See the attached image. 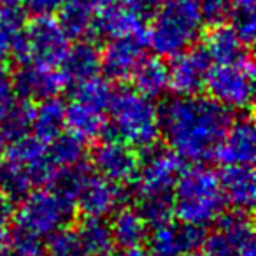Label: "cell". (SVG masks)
<instances>
[{"instance_id": "obj_1", "label": "cell", "mask_w": 256, "mask_h": 256, "mask_svg": "<svg viewBox=\"0 0 256 256\" xmlns=\"http://www.w3.org/2000/svg\"><path fill=\"white\" fill-rule=\"evenodd\" d=\"M160 132L168 148L190 162L212 156L218 142L232 123L230 110L210 96H174L158 109Z\"/></svg>"}, {"instance_id": "obj_2", "label": "cell", "mask_w": 256, "mask_h": 256, "mask_svg": "<svg viewBox=\"0 0 256 256\" xmlns=\"http://www.w3.org/2000/svg\"><path fill=\"white\" fill-rule=\"evenodd\" d=\"M110 123L104 137H118L134 148L148 150L156 146L160 132L158 109L151 98H146L136 90H118L109 100Z\"/></svg>"}, {"instance_id": "obj_3", "label": "cell", "mask_w": 256, "mask_h": 256, "mask_svg": "<svg viewBox=\"0 0 256 256\" xmlns=\"http://www.w3.org/2000/svg\"><path fill=\"white\" fill-rule=\"evenodd\" d=\"M151 18L148 44L158 56L167 58L190 50L206 25L195 0H168Z\"/></svg>"}, {"instance_id": "obj_4", "label": "cell", "mask_w": 256, "mask_h": 256, "mask_svg": "<svg viewBox=\"0 0 256 256\" xmlns=\"http://www.w3.org/2000/svg\"><path fill=\"white\" fill-rule=\"evenodd\" d=\"M174 216L182 223L206 224L218 220L224 207L218 174L204 165L182 170L172 188Z\"/></svg>"}, {"instance_id": "obj_5", "label": "cell", "mask_w": 256, "mask_h": 256, "mask_svg": "<svg viewBox=\"0 0 256 256\" xmlns=\"http://www.w3.org/2000/svg\"><path fill=\"white\" fill-rule=\"evenodd\" d=\"M6 162L0 165V192L22 200L34 188L46 184L53 174L46 144L36 137H23L6 148Z\"/></svg>"}, {"instance_id": "obj_6", "label": "cell", "mask_w": 256, "mask_h": 256, "mask_svg": "<svg viewBox=\"0 0 256 256\" xmlns=\"http://www.w3.org/2000/svg\"><path fill=\"white\" fill-rule=\"evenodd\" d=\"M68 40L70 37L56 18L51 14H39L18 34L11 56L20 64L58 67L70 46Z\"/></svg>"}, {"instance_id": "obj_7", "label": "cell", "mask_w": 256, "mask_h": 256, "mask_svg": "<svg viewBox=\"0 0 256 256\" xmlns=\"http://www.w3.org/2000/svg\"><path fill=\"white\" fill-rule=\"evenodd\" d=\"M209 96L228 110H244L254 95V67L248 56L210 67L206 79Z\"/></svg>"}, {"instance_id": "obj_8", "label": "cell", "mask_w": 256, "mask_h": 256, "mask_svg": "<svg viewBox=\"0 0 256 256\" xmlns=\"http://www.w3.org/2000/svg\"><path fill=\"white\" fill-rule=\"evenodd\" d=\"M72 210L74 206L62 200L51 190H32L22 198L14 220L20 226L36 232L40 237H48L60 226H65Z\"/></svg>"}, {"instance_id": "obj_9", "label": "cell", "mask_w": 256, "mask_h": 256, "mask_svg": "<svg viewBox=\"0 0 256 256\" xmlns=\"http://www.w3.org/2000/svg\"><path fill=\"white\" fill-rule=\"evenodd\" d=\"M92 164L96 174L123 186L137 179L140 156L132 144L118 137H104L92 153Z\"/></svg>"}, {"instance_id": "obj_10", "label": "cell", "mask_w": 256, "mask_h": 256, "mask_svg": "<svg viewBox=\"0 0 256 256\" xmlns=\"http://www.w3.org/2000/svg\"><path fill=\"white\" fill-rule=\"evenodd\" d=\"M182 172V162L172 150L148 148L144 158H140L137 190L139 193L172 192L179 174Z\"/></svg>"}, {"instance_id": "obj_11", "label": "cell", "mask_w": 256, "mask_h": 256, "mask_svg": "<svg viewBox=\"0 0 256 256\" xmlns=\"http://www.w3.org/2000/svg\"><path fill=\"white\" fill-rule=\"evenodd\" d=\"M65 84L67 81L60 70L39 64H23V67L12 74L14 95L25 102H40L58 96Z\"/></svg>"}, {"instance_id": "obj_12", "label": "cell", "mask_w": 256, "mask_h": 256, "mask_svg": "<svg viewBox=\"0 0 256 256\" xmlns=\"http://www.w3.org/2000/svg\"><path fill=\"white\" fill-rule=\"evenodd\" d=\"M210 64L204 48H190L176 54L168 67V88L176 95H198L206 88V79Z\"/></svg>"}, {"instance_id": "obj_13", "label": "cell", "mask_w": 256, "mask_h": 256, "mask_svg": "<svg viewBox=\"0 0 256 256\" xmlns=\"http://www.w3.org/2000/svg\"><path fill=\"white\" fill-rule=\"evenodd\" d=\"M92 34L100 37H140L148 40L146 22L130 12L120 0H100L93 12Z\"/></svg>"}, {"instance_id": "obj_14", "label": "cell", "mask_w": 256, "mask_h": 256, "mask_svg": "<svg viewBox=\"0 0 256 256\" xmlns=\"http://www.w3.org/2000/svg\"><path fill=\"white\" fill-rule=\"evenodd\" d=\"M124 196L126 193L121 184H116L100 174L88 172L76 196V207L84 216L106 218L120 209Z\"/></svg>"}, {"instance_id": "obj_15", "label": "cell", "mask_w": 256, "mask_h": 256, "mask_svg": "<svg viewBox=\"0 0 256 256\" xmlns=\"http://www.w3.org/2000/svg\"><path fill=\"white\" fill-rule=\"evenodd\" d=\"M206 240L204 226L192 223L162 224L153 230L148 240V252L151 256H179L202 248Z\"/></svg>"}, {"instance_id": "obj_16", "label": "cell", "mask_w": 256, "mask_h": 256, "mask_svg": "<svg viewBox=\"0 0 256 256\" xmlns=\"http://www.w3.org/2000/svg\"><path fill=\"white\" fill-rule=\"evenodd\" d=\"M214 154L223 165H251L256 156V132L251 118H240L228 124Z\"/></svg>"}, {"instance_id": "obj_17", "label": "cell", "mask_w": 256, "mask_h": 256, "mask_svg": "<svg viewBox=\"0 0 256 256\" xmlns=\"http://www.w3.org/2000/svg\"><path fill=\"white\" fill-rule=\"evenodd\" d=\"M146 39L140 37H114L109 39L104 50H100L102 70L110 81H126L134 68L142 60Z\"/></svg>"}, {"instance_id": "obj_18", "label": "cell", "mask_w": 256, "mask_h": 256, "mask_svg": "<svg viewBox=\"0 0 256 256\" xmlns=\"http://www.w3.org/2000/svg\"><path fill=\"white\" fill-rule=\"evenodd\" d=\"M224 204H230L237 210L252 209L256 196V178L251 165H224L218 176Z\"/></svg>"}, {"instance_id": "obj_19", "label": "cell", "mask_w": 256, "mask_h": 256, "mask_svg": "<svg viewBox=\"0 0 256 256\" xmlns=\"http://www.w3.org/2000/svg\"><path fill=\"white\" fill-rule=\"evenodd\" d=\"M62 74L67 82H84L93 79L102 70V58L100 50L92 40L79 39L74 46H68L67 54L62 62Z\"/></svg>"}, {"instance_id": "obj_20", "label": "cell", "mask_w": 256, "mask_h": 256, "mask_svg": "<svg viewBox=\"0 0 256 256\" xmlns=\"http://www.w3.org/2000/svg\"><path fill=\"white\" fill-rule=\"evenodd\" d=\"M218 232L230 244L235 256H256L254 230L251 218L244 210H230L218 216Z\"/></svg>"}, {"instance_id": "obj_21", "label": "cell", "mask_w": 256, "mask_h": 256, "mask_svg": "<svg viewBox=\"0 0 256 256\" xmlns=\"http://www.w3.org/2000/svg\"><path fill=\"white\" fill-rule=\"evenodd\" d=\"M65 126L86 142L95 140L107 132L106 114L102 109L72 100L68 106H65Z\"/></svg>"}, {"instance_id": "obj_22", "label": "cell", "mask_w": 256, "mask_h": 256, "mask_svg": "<svg viewBox=\"0 0 256 256\" xmlns=\"http://www.w3.org/2000/svg\"><path fill=\"white\" fill-rule=\"evenodd\" d=\"M204 51L207 53L210 62L214 64H232L246 58V44L237 37L230 25L221 23L214 25L207 32L206 42H204Z\"/></svg>"}, {"instance_id": "obj_23", "label": "cell", "mask_w": 256, "mask_h": 256, "mask_svg": "<svg viewBox=\"0 0 256 256\" xmlns=\"http://www.w3.org/2000/svg\"><path fill=\"white\" fill-rule=\"evenodd\" d=\"M112 244L121 249L136 248L148 238V224L137 209L134 207H120L112 212L109 223Z\"/></svg>"}, {"instance_id": "obj_24", "label": "cell", "mask_w": 256, "mask_h": 256, "mask_svg": "<svg viewBox=\"0 0 256 256\" xmlns=\"http://www.w3.org/2000/svg\"><path fill=\"white\" fill-rule=\"evenodd\" d=\"M134 90L146 98H160L168 90V67L160 58H144L137 64L130 76Z\"/></svg>"}, {"instance_id": "obj_25", "label": "cell", "mask_w": 256, "mask_h": 256, "mask_svg": "<svg viewBox=\"0 0 256 256\" xmlns=\"http://www.w3.org/2000/svg\"><path fill=\"white\" fill-rule=\"evenodd\" d=\"M65 126V104L58 96L40 100L39 106L34 109L32 126L34 137L40 142L48 144L64 132Z\"/></svg>"}, {"instance_id": "obj_26", "label": "cell", "mask_w": 256, "mask_h": 256, "mask_svg": "<svg viewBox=\"0 0 256 256\" xmlns=\"http://www.w3.org/2000/svg\"><path fill=\"white\" fill-rule=\"evenodd\" d=\"M100 0H68L60 9V25L70 39H84L92 34L93 12Z\"/></svg>"}, {"instance_id": "obj_27", "label": "cell", "mask_w": 256, "mask_h": 256, "mask_svg": "<svg viewBox=\"0 0 256 256\" xmlns=\"http://www.w3.org/2000/svg\"><path fill=\"white\" fill-rule=\"evenodd\" d=\"M34 107L30 102H14L0 116V150H6L12 142L28 136L32 126Z\"/></svg>"}, {"instance_id": "obj_28", "label": "cell", "mask_w": 256, "mask_h": 256, "mask_svg": "<svg viewBox=\"0 0 256 256\" xmlns=\"http://www.w3.org/2000/svg\"><path fill=\"white\" fill-rule=\"evenodd\" d=\"M137 212L142 216L148 226H162L174 218V198L172 192L137 193Z\"/></svg>"}, {"instance_id": "obj_29", "label": "cell", "mask_w": 256, "mask_h": 256, "mask_svg": "<svg viewBox=\"0 0 256 256\" xmlns=\"http://www.w3.org/2000/svg\"><path fill=\"white\" fill-rule=\"evenodd\" d=\"M50 144L48 158L53 167H74L82 164L86 156V140L78 137L76 134H58Z\"/></svg>"}, {"instance_id": "obj_30", "label": "cell", "mask_w": 256, "mask_h": 256, "mask_svg": "<svg viewBox=\"0 0 256 256\" xmlns=\"http://www.w3.org/2000/svg\"><path fill=\"white\" fill-rule=\"evenodd\" d=\"M25 25V9L20 2L0 6V62L11 56L12 46Z\"/></svg>"}, {"instance_id": "obj_31", "label": "cell", "mask_w": 256, "mask_h": 256, "mask_svg": "<svg viewBox=\"0 0 256 256\" xmlns=\"http://www.w3.org/2000/svg\"><path fill=\"white\" fill-rule=\"evenodd\" d=\"M76 232H78L84 252L109 251L112 248L110 226L104 218L84 216Z\"/></svg>"}, {"instance_id": "obj_32", "label": "cell", "mask_w": 256, "mask_h": 256, "mask_svg": "<svg viewBox=\"0 0 256 256\" xmlns=\"http://www.w3.org/2000/svg\"><path fill=\"white\" fill-rule=\"evenodd\" d=\"M88 176V170L82 164L74 167H60V170H53L50 178V190L62 200L76 207V196L79 193L82 181Z\"/></svg>"}, {"instance_id": "obj_33", "label": "cell", "mask_w": 256, "mask_h": 256, "mask_svg": "<svg viewBox=\"0 0 256 256\" xmlns=\"http://www.w3.org/2000/svg\"><path fill=\"white\" fill-rule=\"evenodd\" d=\"M84 249L74 228L60 226L48 235L44 242V256H82Z\"/></svg>"}, {"instance_id": "obj_34", "label": "cell", "mask_w": 256, "mask_h": 256, "mask_svg": "<svg viewBox=\"0 0 256 256\" xmlns=\"http://www.w3.org/2000/svg\"><path fill=\"white\" fill-rule=\"evenodd\" d=\"M110 95H112V90H110L109 82L100 79L98 76L84 82H79V84H76L74 90V100L88 104V106L102 110H106L107 106H109Z\"/></svg>"}, {"instance_id": "obj_35", "label": "cell", "mask_w": 256, "mask_h": 256, "mask_svg": "<svg viewBox=\"0 0 256 256\" xmlns=\"http://www.w3.org/2000/svg\"><path fill=\"white\" fill-rule=\"evenodd\" d=\"M9 248L18 256H44V238L36 232L26 230L23 226H16L8 235Z\"/></svg>"}, {"instance_id": "obj_36", "label": "cell", "mask_w": 256, "mask_h": 256, "mask_svg": "<svg viewBox=\"0 0 256 256\" xmlns=\"http://www.w3.org/2000/svg\"><path fill=\"white\" fill-rule=\"evenodd\" d=\"M232 20V28L237 34V37L242 42L248 46L254 40V34H256V18H254V11L252 8H237L234 9L230 16Z\"/></svg>"}, {"instance_id": "obj_37", "label": "cell", "mask_w": 256, "mask_h": 256, "mask_svg": "<svg viewBox=\"0 0 256 256\" xmlns=\"http://www.w3.org/2000/svg\"><path fill=\"white\" fill-rule=\"evenodd\" d=\"M200 14L204 23L214 26L226 23L234 12V4L230 0H200L198 2Z\"/></svg>"}, {"instance_id": "obj_38", "label": "cell", "mask_w": 256, "mask_h": 256, "mask_svg": "<svg viewBox=\"0 0 256 256\" xmlns=\"http://www.w3.org/2000/svg\"><path fill=\"white\" fill-rule=\"evenodd\" d=\"M14 88H12V74L0 62V116L16 102Z\"/></svg>"}, {"instance_id": "obj_39", "label": "cell", "mask_w": 256, "mask_h": 256, "mask_svg": "<svg viewBox=\"0 0 256 256\" xmlns=\"http://www.w3.org/2000/svg\"><path fill=\"white\" fill-rule=\"evenodd\" d=\"M25 9L34 12L36 16L39 14H53L54 11H60L62 6L68 0H23Z\"/></svg>"}, {"instance_id": "obj_40", "label": "cell", "mask_w": 256, "mask_h": 256, "mask_svg": "<svg viewBox=\"0 0 256 256\" xmlns=\"http://www.w3.org/2000/svg\"><path fill=\"white\" fill-rule=\"evenodd\" d=\"M120 2L128 11L134 12L136 16H139L144 22L148 18H151L153 12L156 11V0H120Z\"/></svg>"}, {"instance_id": "obj_41", "label": "cell", "mask_w": 256, "mask_h": 256, "mask_svg": "<svg viewBox=\"0 0 256 256\" xmlns=\"http://www.w3.org/2000/svg\"><path fill=\"white\" fill-rule=\"evenodd\" d=\"M14 216H16L14 200L9 198L6 193L0 192V228L6 230L14 221Z\"/></svg>"}, {"instance_id": "obj_42", "label": "cell", "mask_w": 256, "mask_h": 256, "mask_svg": "<svg viewBox=\"0 0 256 256\" xmlns=\"http://www.w3.org/2000/svg\"><path fill=\"white\" fill-rule=\"evenodd\" d=\"M123 256H151V254L148 252V249L142 248V246H136V248L124 249V254Z\"/></svg>"}, {"instance_id": "obj_43", "label": "cell", "mask_w": 256, "mask_h": 256, "mask_svg": "<svg viewBox=\"0 0 256 256\" xmlns=\"http://www.w3.org/2000/svg\"><path fill=\"white\" fill-rule=\"evenodd\" d=\"M235 8H252L254 6V0H230Z\"/></svg>"}, {"instance_id": "obj_44", "label": "cell", "mask_w": 256, "mask_h": 256, "mask_svg": "<svg viewBox=\"0 0 256 256\" xmlns=\"http://www.w3.org/2000/svg\"><path fill=\"white\" fill-rule=\"evenodd\" d=\"M9 246V238H8V234H6V230H2L0 228V249H4Z\"/></svg>"}, {"instance_id": "obj_45", "label": "cell", "mask_w": 256, "mask_h": 256, "mask_svg": "<svg viewBox=\"0 0 256 256\" xmlns=\"http://www.w3.org/2000/svg\"><path fill=\"white\" fill-rule=\"evenodd\" d=\"M82 256H118V254H114L112 251H98V252H84Z\"/></svg>"}, {"instance_id": "obj_46", "label": "cell", "mask_w": 256, "mask_h": 256, "mask_svg": "<svg viewBox=\"0 0 256 256\" xmlns=\"http://www.w3.org/2000/svg\"><path fill=\"white\" fill-rule=\"evenodd\" d=\"M0 256H18V254H16V252L12 251V249H11V248H9V246H8V248L0 249Z\"/></svg>"}, {"instance_id": "obj_47", "label": "cell", "mask_w": 256, "mask_h": 256, "mask_svg": "<svg viewBox=\"0 0 256 256\" xmlns=\"http://www.w3.org/2000/svg\"><path fill=\"white\" fill-rule=\"evenodd\" d=\"M179 256H204V254H200V252H196V251H192V252H182V254H179Z\"/></svg>"}, {"instance_id": "obj_48", "label": "cell", "mask_w": 256, "mask_h": 256, "mask_svg": "<svg viewBox=\"0 0 256 256\" xmlns=\"http://www.w3.org/2000/svg\"><path fill=\"white\" fill-rule=\"evenodd\" d=\"M2 4H11V2H20V0H0Z\"/></svg>"}]
</instances>
